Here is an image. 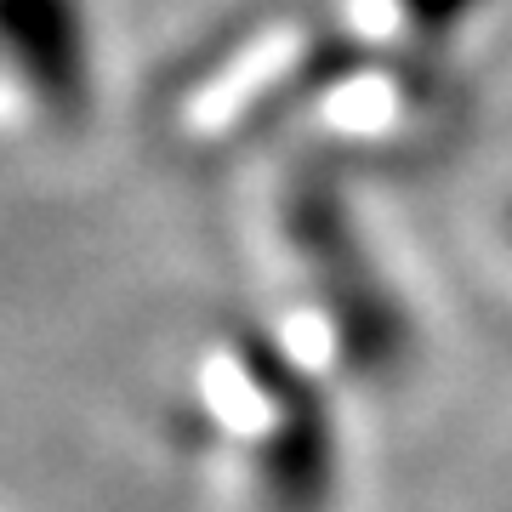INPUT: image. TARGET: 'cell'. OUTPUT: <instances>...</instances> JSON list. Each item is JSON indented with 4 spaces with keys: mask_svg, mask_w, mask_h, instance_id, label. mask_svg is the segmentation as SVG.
<instances>
[{
    "mask_svg": "<svg viewBox=\"0 0 512 512\" xmlns=\"http://www.w3.org/2000/svg\"><path fill=\"white\" fill-rule=\"evenodd\" d=\"M279 228L308 268L313 296L325 308L336 353L348 359V370H359V376L399 370L410 353V313H404L399 291L382 279L376 256L365 251L342 188L325 171H296L279 200Z\"/></svg>",
    "mask_w": 512,
    "mask_h": 512,
    "instance_id": "6da1fadb",
    "label": "cell"
},
{
    "mask_svg": "<svg viewBox=\"0 0 512 512\" xmlns=\"http://www.w3.org/2000/svg\"><path fill=\"white\" fill-rule=\"evenodd\" d=\"M245 382L268 410V433L256 444V490L268 512H330L342 484V439L325 387L279 348L274 336L245 330L234 348Z\"/></svg>",
    "mask_w": 512,
    "mask_h": 512,
    "instance_id": "7a4b0ae2",
    "label": "cell"
},
{
    "mask_svg": "<svg viewBox=\"0 0 512 512\" xmlns=\"http://www.w3.org/2000/svg\"><path fill=\"white\" fill-rule=\"evenodd\" d=\"M0 69L52 120H80L92 103L86 0H0Z\"/></svg>",
    "mask_w": 512,
    "mask_h": 512,
    "instance_id": "3957f363",
    "label": "cell"
},
{
    "mask_svg": "<svg viewBox=\"0 0 512 512\" xmlns=\"http://www.w3.org/2000/svg\"><path fill=\"white\" fill-rule=\"evenodd\" d=\"M507 234H512V211H507Z\"/></svg>",
    "mask_w": 512,
    "mask_h": 512,
    "instance_id": "277c9868",
    "label": "cell"
}]
</instances>
